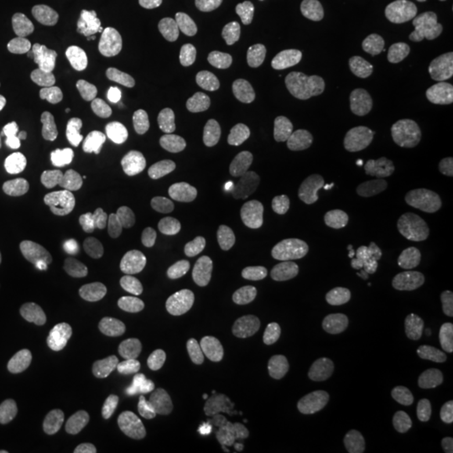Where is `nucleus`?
Wrapping results in <instances>:
<instances>
[{"label":"nucleus","mask_w":453,"mask_h":453,"mask_svg":"<svg viewBox=\"0 0 453 453\" xmlns=\"http://www.w3.org/2000/svg\"><path fill=\"white\" fill-rule=\"evenodd\" d=\"M119 290L124 297H136L146 308L169 312L179 308L189 295V280L174 259L129 262L119 273Z\"/></svg>","instance_id":"2eb2a0df"},{"label":"nucleus","mask_w":453,"mask_h":453,"mask_svg":"<svg viewBox=\"0 0 453 453\" xmlns=\"http://www.w3.org/2000/svg\"><path fill=\"white\" fill-rule=\"evenodd\" d=\"M18 436L38 449H50L61 441V418L46 408L41 413H20L16 423Z\"/></svg>","instance_id":"aec40b11"},{"label":"nucleus","mask_w":453,"mask_h":453,"mask_svg":"<svg viewBox=\"0 0 453 453\" xmlns=\"http://www.w3.org/2000/svg\"><path fill=\"white\" fill-rule=\"evenodd\" d=\"M315 423L318 408L310 398L300 393H277L255 413L247 446L252 453H303Z\"/></svg>","instance_id":"9d476101"},{"label":"nucleus","mask_w":453,"mask_h":453,"mask_svg":"<svg viewBox=\"0 0 453 453\" xmlns=\"http://www.w3.org/2000/svg\"><path fill=\"white\" fill-rule=\"evenodd\" d=\"M300 81L303 64L292 53L285 33L257 28L244 33L240 53L232 64V96L265 111L295 96Z\"/></svg>","instance_id":"7ed1b4c3"},{"label":"nucleus","mask_w":453,"mask_h":453,"mask_svg":"<svg viewBox=\"0 0 453 453\" xmlns=\"http://www.w3.org/2000/svg\"><path fill=\"white\" fill-rule=\"evenodd\" d=\"M91 234L104 250L129 262L157 259L166 247V232L157 214H136L111 204L91 222Z\"/></svg>","instance_id":"f8f14e48"},{"label":"nucleus","mask_w":453,"mask_h":453,"mask_svg":"<svg viewBox=\"0 0 453 453\" xmlns=\"http://www.w3.org/2000/svg\"><path fill=\"white\" fill-rule=\"evenodd\" d=\"M310 94V86L305 81L297 83V88H295V96H308Z\"/></svg>","instance_id":"393cba45"},{"label":"nucleus","mask_w":453,"mask_h":453,"mask_svg":"<svg viewBox=\"0 0 453 453\" xmlns=\"http://www.w3.org/2000/svg\"><path fill=\"white\" fill-rule=\"evenodd\" d=\"M315 388H318L320 408L345 431L363 434L383 416L386 408L383 390L371 372L357 365L327 368L320 372Z\"/></svg>","instance_id":"0eeeda50"},{"label":"nucleus","mask_w":453,"mask_h":453,"mask_svg":"<svg viewBox=\"0 0 453 453\" xmlns=\"http://www.w3.org/2000/svg\"><path fill=\"white\" fill-rule=\"evenodd\" d=\"M229 262L255 303H277L290 290L292 267L282 255L255 240H237L229 247Z\"/></svg>","instance_id":"dca6fc26"},{"label":"nucleus","mask_w":453,"mask_h":453,"mask_svg":"<svg viewBox=\"0 0 453 453\" xmlns=\"http://www.w3.org/2000/svg\"><path fill=\"white\" fill-rule=\"evenodd\" d=\"M162 453H219L214 446L210 443H195V446H189V449H179V446H172V449H166Z\"/></svg>","instance_id":"b1692460"},{"label":"nucleus","mask_w":453,"mask_h":453,"mask_svg":"<svg viewBox=\"0 0 453 453\" xmlns=\"http://www.w3.org/2000/svg\"><path fill=\"white\" fill-rule=\"evenodd\" d=\"M53 395H56V380L49 365H33L18 372L11 380L8 393L0 405H16L20 413H41L50 408Z\"/></svg>","instance_id":"a211bd4d"},{"label":"nucleus","mask_w":453,"mask_h":453,"mask_svg":"<svg viewBox=\"0 0 453 453\" xmlns=\"http://www.w3.org/2000/svg\"><path fill=\"white\" fill-rule=\"evenodd\" d=\"M196 335H199V338H207V335H210V325H199V327H196Z\"/></svg>","instance_id":"a878e982"},{"label":"nucleus","mask_w":453,"mask_h":453,"mask_svg":"<svg viewBox=\"0 0 453 453\" xmlns=\"http://www.w3.org/2000/svg\"><path fill=\"white\" fill-rule=\"evenodd\" d=\"M393 453H408V451H393Z\"/></svg>","instance_id":"cd10ccee"},{"label":"nucleus","mask_w":453,"mask_h":453,"mask_svg":"<svg viewBox=\"0 0 453 453\" xmlns=\"http://www.w3.org/2000/svg\"><path fill=\"white\" fill-rule=\"evenodd\" d=\"M35 73L41 94L56 111H76L88 106L104 88L96 65L64 38L41 43L35 53Z\"/></svg>","instance_id":"423d86ee"},{"label":"nucleus","mask_w":453,"mask_h":453,"mask_svg":"<svg viewBox=\"0 0 453 453\" xmlns=\"http://www.w3.org/2000/svg\"><path fill=\"white\" fill-rule=\"evenodd\" d=\"M101 184L113 195V204L136 214H157L166 196L172 159L162 149H149L136 136L109 129L96 139Z\"/></svg>","instance_id":"f03ea898"},{"label":"nucleus","mask_w":453,"mask_h":453,"mask_svg":"<svg viewBox=\"0 0 453 453\" xmlns=\"http://www.w3.org/2000/svg\"><path fill=\"white\" fill-rule=\"evenodd\" d=\"M94 129L73 111H49L23 131V149L41 162H76L91 151Z\"/></svg>","instance_id":"4468645a"},{"label":"nucleus","mask_w":453,"mask_h":453,"mask_svg":"<svg viewBox=\"0 0 453 453\" xmlns=\"http://www.w3.org/2000/svg\"><path fill=\"white\" fill-rule=\"evenodd\" d=\"M96 43L116 68L142 79H159L177 58V43L172 35L134 13L101 18Z\"/></svg>","instance_id":"20e7f679"},{"label":"nucleus","mask_w":453,"mask_h":453,"mask_svg":"<svg viewBox=\"0 0 453 453\" xmlns=\"http://www.w3.org/2000/svg\"><path fill=\"white\" fill-rule=\"evenodd\" d=\"M244 380L247 363L234 353H217L204 363L196 403L214 436L232 441L250 418V408L240 401Z\"/></svg>","instance_id":"6e6552de"},{"label":"nucleus","mask_w":453,"mask_h":453,"mask_svg":"<svg viewBox=\"0 0 453 453\" xmlns=\"http://www.w3.org/2000/svg\"><path fill=\"white\" fill-rule=\"evenodd\" d=\"M305 98L295 131L300 159L318 172H335L357 162L368 139V121L356 94L342 83L323 81Z\"/></svg>","instance_id":"f257e3e1"},{"label":"nucleus","mask_w":453,"mask_h":453,"mask_svg":"<svg viewBox=\"0 0 453 453\" xmlns=\"http://www.w3.org/2000/svg\"><path fill=\"white\" fill-rule=\"evenodd\" d=\"M3 438H5V428H3V405H0V443H3Z\"/></svg>","instance_id":"bb28decb"},{"label":"nucleus","mask_w":453,"mask_h":453,"mask_svg":"<svg viewBox=\"0 0 453 453\" xmlns=\"http://www.w3.org/2000/svg\"><path fill=\"white\" fill-rule=\"evenodd\" d=\"M196 166L225 210L242 214L259 204L262 172L257 157L244 144L226 136L210 139L196 154Z\"/></svg>","instance_id":"39448f33"},{"label":"nucleus","mask_w":453,"mask_h":453,"mask_svg":"<svg viewBox=\"0 0 453 453\" xmlns=\"http://www.w3.org/2000/svg\"><path fill=\"white\" fill-rule=\"evenodd\" d=\"M277 333L300 353L320 356L335 345V327L320 310L300 295H285L273 312Z\"/></svg>","instance_id":"f3484780"},{"label":"nucleus","mask_w":453,"mask_h":453,"mask_svg":"<svg viewBox=\"0 0 453 453\" xmlns=\"http://www.w3.org/2000/svg\"><path fill=\"white\" fill-rule=\"evenodd\" d=\"M398 371L401 383L411 401L431 403L449 386L446 348L428 327H416L405 333L398 345Z\"/></svg>","instance_id":"ddd939ff"},{"label":"nucleus","mask_w":453,"mask_h":453,"mask_svg":"<svg viewBox=\"0 0 453 453\" xmlns=\"http://www.w3.org/2000/svg\"><path fill=\"white\" fill-rule=\"evenodd\" d=\"M421 18L441 28H453V0H416Z\"/></svg>","instance_id":"412c9836"},{"label":"nucleus","mask_w":453,"mask_h":453,"mask_svg":"<svg viewBox=\"0 0 453 453\" xmlns=\"http://www.w3.org/2000/svg\"><path fill=\"white\" fill-rule=\"evenodd\" d=\"M121 363L127 368V408L134 418L162 423L174 405L172 383L164 368L162 348L146 335H131L124 342Z\"/></svg>","instance_id":"1a4fd4ad"},{"label":"nucleus","mask_w":453,"mask_h":453,"mask_svg":"<svg viewBox=\"0 0 453 453\" xmlns=\"http://www.w3.org/2000/svg\"><path fill=\"white\" fill-rule=\"evenodd\" d=\"M318 226L327 240L380 262H401L405 255L403 237L393 226L340 202L325 204L318 214Z\"/></svg>","instance_id":"9b49d317"},{"label":"nucleus","mask_w":453,"mask_h":453,"mask_svg":"<svg viewBox=\"0 0 453 453\" xmlns=\"http://www.w3.org/2000/svg\"><path fill=\"white\" fill-rule=\"evenodd\" d=\"M323 297L338 310L356 308L363 297V273L348 259H335L325 267Z\"/></svg>","instance_id":"6ab92c4d"},{"label":"nucleus","mask_w":453,"mask_h":453,"mask_svg":"<svg viewBox=\"0 0 453 453\" xmlns=\"http://www.w3.org/2000/svg\"><path fill=\"white\" fill-rule=\"evenodd\" d=\"M53 413L64 421V418H76L79 413H81V398L76 395V393H64V395H58V398H53Z\"/></svg>","instance_id":"4be33fe9"},{"label":"nucleus","mask_w":453,"mask_h":453,"mask_svg":"<svg viewBox=\"0 0 453 453\" xmlns=\"http://www.w3.org/2000/svg\"><path fill=\"white\" fill-rule=\"evenodd\" d=\"M16 312H18L16 292L11 290V288H5V285H0V333H3L8 325L13 323Z\"/></svg>","instance_id":"5701e85b"}]
</instances>
